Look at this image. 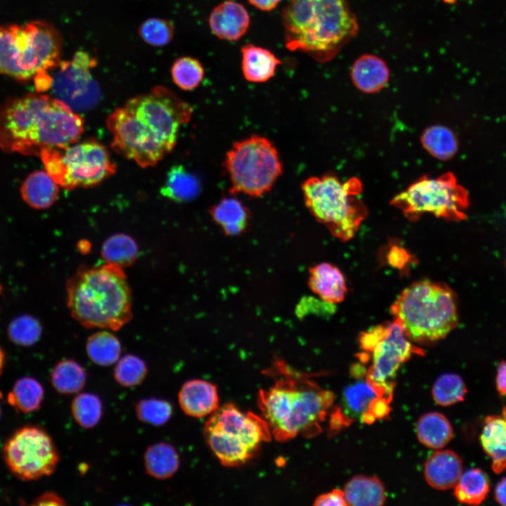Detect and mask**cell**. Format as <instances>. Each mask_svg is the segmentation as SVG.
<instances>
[{
  "label": "cell",
  "mask_w": 506,
  "mask_h": 506,
  "mask_svg": "<svg viewBox=\"0 0 506 506\" xmlns=\"http://www.w3.org/2000/svg\"><path fill=\"white\" fill-rule=\"evenodd\" d=\"M193 108L171 90L157 86L129 99L107 119L112 148L142 167L156 164L175 146Z\"/></svg>",
  "instance_id": "cell-1"
},
{
  "label": "cell",
  "mask_w": 506,
  "mask_h": 506,
  "mask_svg": "<svg viewBox=\"0 0 506 506\" xmlns=\"http://www.w3.org/2000/svg\"><path fill=\"white\" fill-rule=\"evenodd\" d=\"M84 120L67 105L40 93L10 98L0 108V148L37 155L77 142Z\"/></svg>",
  "instance_id": "cell-2"
},
{
  "label": "cell",
  "mask_w": 506,
  "mask_h": 506,
  "mask_svg": "<svg viewBox=\"0 0 506 506\" xmlns=\"http://www.w3.org/2000/svg\"><path fill=\"white\" fill-rule=\"evenodd\" d=\"M281 20L287 48L320 63L331 60L358 30L346 0H291Z\"/></svg>",
  "instance_id": "cell-3"
},
{
  "label": "cell",
  "mask_w": 506,
  "mask_h": 506,
  "mask_svg": "<svg viewBox=\"0 0 506 506\" xmlns=\"http://www.w3.org/2000/svg\"><path fill=\"white\" fill-rule=\"evenodd\" d=\"M67 304L87 328L119 330L132 318V295L122 268L81 265L67 281Z\"/></svg>",
  "instance_id": "cell-4"
},
{
  "label": "cell",
  "mask_w": 506,
  "mask_h": 506,
  "mask_svg": "<svg viewBox=\"0 0 506 506\" xmlns=\"http://www.w3.org/2000/svg\"><path fill=\"white\" fill-rule=\"evenodd\" d=\"M332 394L287 370L283 379L261 390L259 406L271 434L283 441L310 434L332 404Z\"/></svg>",
  "instance_id": "cell-5"
},
{
  "label": "cell",
  "mask_w": 506,
  "mask_h": 506,
  "mask_svg": "<svg viewBox=\"0 0 506 506\" xmlns=\"http://www.w3.org/2000/svg\"><path fill=\"white\" fill-rule=\"evenodd\" d=\"M390 311L406 337L412 343L422 345L445 338L459 321L455 292L446 283L427 279L406 287Z\"/></svg>",
  "instance_id": "cell-6"
},
{
  "label": "cell",
  "mask_w": 506,
  "mask_h": 506,
  "mask_svg": "<svg viewBox=\"0 0 506 506\" xmlns=\"http://www.w3.org/2000/svg\"><path fill=\"white\" fill-rule=\"evenodd\" d=\"M63 39L53 25L34 20L0 26V74L28 81L60 63Z\"/></svg>",
  "instance_id": "cell-7"
},
{
  "label": "cell",
  "mask_w": 506,
  "mask_h": 506,
  "mask_svg": "<svg viewBox=\"0 0 506 506\" xmlns=\"http://www.w3.org/2000/svg\"><path fill=\"white\" fill-rule=\"evenodd\" d=\"M301 189L311 214L342 241L353 238L368 216L360 197L363 185L356 177L342 182L331 174L313 176L303 183Z\"/></svg>",
  "instance_id": "cell-8"
},
{
  "label": "cell",
  "mask_w": 506,
  "mask_h": 506,
  "mask_svg": "<svg viewBox=\"0 0 506 506\" xmlns=\"http://www.w3.org/2000/svg\"><path fill=\"white\" fill-rule=\"evenodd\" d=\"M204 437L225 466L242 465L250 459L262 441L271 437L266 422L252 413L241 412L231 403L219 407L207 421Z\"/></svg>",
  "instance_id": "cell-9"
},
{
  "label": "cell",
  "mask_w": 506,
  "mask_h": 506,
  "mask_svg": "<svg viewBox=\"0 0 506 506\" xmlns=\"http://www.w3.org/2000/svg\"><path fill=\"white\" fill-rule=\"evenodd\" d=\"M46 171L65 189L96 186L116 170L106 148L95 140L43 148L39 155Z\"/></svg>",
  "instance_id": "cell-10"
},
{
  "label": "cell",
  "mask_w": 506,
  "mask_h": 506,
  "mask_svg": "<svg viewBox=\"0 0 506 506\" xmlns=\"http://www.w3.org/2000/svg\"><path fill=\"white\" fill-rule=\"evenodd\" d=\"M224 163L231 183V193L250 197L268 192L283 171L273 144L255 135L235 142L226 153Z\"/></svg>",
  "instance_id": "cell-11"
},
{
  "label": "cell",
  "mask_w": 506,
  "mask_h": 506,
  "mask_svg": "<svg viewBox=\"0 0 506 506\" xmlns=\"http://www.w3.org/2000/svg\"><path fill=\"white\" fill-rule=\"evenodd\" d=\"M390 204L410 221L429 213L458 221L466 219L469 200L466 189L458 183L453 174L448 172L436 178L420 177L394 197Z\"/></svg>",
  "instance_id": "cell-12"
},
{
  "label": "cell",
  "mask_w": 506,
  "mask_h": 506,
  "mask_svg": "<svg viewBox=\"0 0 506 506\" xmlns=\"http://www.w3.org/2000/svg\"><path fill=\"white\" fill-rule=\"evenodd\" d=\"M4 457L10 471L27 481L52 474L60 460L52 439L35 427H22L14 433L4 446Z\"/></svg>",
  "instance_id": "cell-13"
},
{
  "label": "cell",
  "mask_w": 506,
  "mask_h": 506,
  "mask_svg": "<svg viewBox=\"0 0 506 506\" xmlns=\"http://www.w3.org/2000/svg\"><path fill=\"white\" fill-rule=\"evenodd\" d=\"M359 343L363 349L372 353L368 377L380 384H385L395 375L400 365L418 350L394 318L361 332Z\"/></svg>",
  "instance_id": "cell-14"
},
{
  "label": "cell",
  "mask_w": 506,
  "mask_h": 506,
  "mask_svg": "<svg viewBox=\"0 0 506 506\" xmlns=\"http://www.w3.org/2000/svg\"><path fill=\"white\" fill-rule=\"evenodd\" d=\"M96 59L86 51L76 52L71 60L60 61L51 75L50 89L53 98L67 105L72 110H86L94 107L100 98V90L91 70Z\"/></svg>",
  "instance_id": "cell-15"
},
{
  "label": "cell",
  "mask_w": 506,
  "mask_h": 506,
  "mask_svg": "<svg viewBox=\"0 0 506 506\" xmlns=\"http://www.w3.org/2000/svg\"><path fill=\"white\" fill-rule=\"evenodd\" d=\"M209 25L212 32L219 38L236 41L248 30L249 15L242 4L227 0L213 9L209 15Z\"/></svg>",
  "instance_id": "cell-16"
},
{
  "label": "cell",
  "mask_w": 506,
  "mask_h": 506,
  "mask_svg": "<svg viewBox=\"0 0 506 506\" xmlns=\"http://www.w3.org/2000/svg\"><path fill=\"white\" fill-rule=\"evenodd\" d=\"M178 401L187 415L202 417L212 414L219 406L216 387L202 379H190L181 387Z\"/></svg>",
  "instance_id": "cell-17"
},
{
  "label": "cell",
  "mask_w": 506,
  "mask_h": 506,
  "mask_svg": "<svg viewBox=\"0 0 506 506\" xmlns=\"http://www.w3.org/2000/svg\"><path fill=\"white\" fill-rule=\"evenodd\" d=\"M462 474V460L450 450L435 451L428 458L424 466V475L427 484L438 490L455 486Z\"/></svg>",
  "instance_id": "cell-18"
},
{
  "label": "cell",
  "mask_w": 506,
  "mask_h": 506,
  "mask_svg": "<svg viewBox=\"0 0 506 506\" xmlns=\"http://www.w3.org/2000/svg\"><path fill=\"white\" fill-rule=\"evenodd\" d=\"M309 287L326 304L342 302L347 292L345 277L335 266L323 262L309 269Z\"/></svg>",
  "instance_id": "cell-19"
},
{
  "label": "cell",
  "mask_w": 506,
  "mask_h": 506,
  "mask_svg": "<svg viewBox=\"0 0 506 506\" xmlns=\"http://www.w3.org/2000/svg\"><path fill=\"white\" fill-rule=\"evenodd\" d=\"M384 384L374 382L370 377L367 381L356 382L344 390L342 407L350 417L361 418L365 422L374 421L372 409L379 398Z\"/></svg>",
  "instance_id": "cell-20"
},
{
  "label": "cell",
  "mask_w": 506,
  "mask_h": 506,
  "mask_svg": "<svg viewBox=\"0 0 506 506\" xmlns=\"http://www.w3.org/2000/svg\"><path fill=\"white\" fill-rule=\"evenodd\" d=\"M212 219L228 236H238L249 226L251 213L238 198L224 197L209 210Z\"/></svg>",
  "instance_id": "cell-21"
},
{
  "label": "cell",
  "mask_w": 506,
  "mask_h": 506,
  "mask_svg": "<svg viewBox=\"0 0 506 506\" xmlns=\"http://www.w3.org/2000/svg\"><path fill=\"white\" fill-rule=\"evenodd\" d=\"M351 77L358 89L371 93L380 91L386 86L389 71L381 58L366 54L361 56L354 62Z\"/></svg>",
  "instance_id": "cell-22"
},
{
  "label": "cell",
  "mask_w": 506,
  "mask_h": 506,
  "mask_svg": "<svg viewBox=\"0 0 506 506\" xmlns=\"http://www.w3.org/2000/svg\"><path fill=\"white\" fill-rule=\"evenodd\" d=\"M480 439L492 459L493 470L500 473L506 468V415L487 417Z\"/></svg>",
  "instance_id": "cell-23"
},
{
  "label": "cell",
  "mask_w": 506,
  "mask_h": 506,
  "mask_svg": "<svg viewBox=\"0 0 506 506\" xmlns=\"http://www.w3.org/2000/svg\"><path fill=\"white\" fill-rule=\"evenodd\" d=\"M242 70L245 78L251 82H264L271 79L281 61L269 50L246 44L242 46Z\"/></svg>",
  "instance_id": "cell-24"
},
{
  "label": "cell",
  "mask_w": 506,
  "mask_h": 506,
  "mask_svg": "<svg viewBox=\"0 0 506 506\" xmlns=\"http://www.w3.org/2000/svg\"><path fill=\"white\" fill-rule=\"evenodd\" d=\"M58 183L44 171L30 174L23 181L20 192L24 201L35 209L51 207L58 195Z\"/></svg>",
  "instance_id": "cell-25"
},
{
  "label": "cell",
  "mask_w": 506,
  "mask_h": 506,
  "mask_svg": "<svg viewBox=\"0 0 506 506\" xmlns=\"http://www.w3.org/2000/svg\"><path fill=\"white\" fill-rule=\"evenodd\" d=\"M143 464L148 475L157 479H167L179 469L180 459L173 446L159 442L147 448L143 455Z\"/></svg>",
  "instance_id": "cell-26"
},
{
  "label": "cell",
  "mask_w": 506,
  "mask_h": 506,
  "mask_svg": "<svg viewBox=\"0 0 506 506\" xmlns=\"http://www.w3.org/2000/svg\"><path fill=\"white\" fill-rule=\"evenodd\" d=\"M344 494L347 505H382L386 500L381 481L365 475L351 479L344 486Z\"/></svg>",
  "instance_id": "cell-27"
},
{
  "label": "cell",
  "mask_w": 506,
  "mask_h": 506,
  "mask_svg": "<svg viewBox=\"0 0 506 506\" xmlns=\"http://www.w3.org/2000/svg\"><path fill=\"white\" fill-rule=\"evenodd\" d=\"M200 185L197 177L183 165L170 168L162 187L161 194L173 201L185 202L194 200L199 194Z\"/></svg>",
  "instance_id": "cell-28"
},
{
  "label": "cell",
  "mask_w": 506,
  "mask_h": 506,
  "mask_svg": "<svg viewBox=\"0 0 506 506\" xmlns=\"http://www.w3.org/2000/svg\"><path fill=\"white\" fill-rule=\"evenodd\" d=\"M419 441L427 447L439 449L453 438V429L448 419L441 413L430 412L422 415L416 424Z\"/></svg>",
  "instance_id": "cell-29"
},
{
  "label": "cell",
  "mask_w": 506,
  "mask_h": 506,
  "mask_svg": "<svg viewBox=\"0 0 506 506\" xmlns=\"http://www.w3.org/2000/svg\"><path fill=\"white\" fill-rule=\"evenodd\" d=\"M51 382L60 394H77L84 387L86 382L85 370L73 359L59 361L51 373Z\"/></svg>",
  "instance_id": "cell-30"
},
{
  "label": "cell",
  "mask_w": 506,
  "mask_h": 506,
  "mask_svg": "<svg viewBox=\"0 0 506 506\" xmlns=\"http://www.w3.org/2000/svg\"><path fill=\"white\" fill-rule=\"evenodd\" d=\"M423 148L434 157L448 160L458 151V141L448 127L435 124L427 128L421 136Z\"/></svg>",
  "instance_id": "cell-31"
},
{
  "label": "cell",
  "mask_w": 506,
  "mask_h": 506,
  "mask_svg": "<svg viewBox=\"0 0 506 506\" xmlns=\"http://www.w3.org/2000/svg\"><path fill=\"white\" fill-rule=\"evenodd\" d=\"M138 245L129 235L117 233L108 238L102 245L101 256L106 264L124 268L134 263Z\"/></svg>",
  "instance_id": "cell-32"
},
{
  "label": "cell",
  "mask_w": 506,
  "mask_h": 506,
  "mask_svg": "<svg viewBox=\"0 0 506 506\" xmlns=\"http://www.w3.org/2000/svg\"><path fill=\"white\" fill-rule=\"evenodd\" d=\"M488 491L487 475L479 469H470L462 474L455 485V495L462 503L479 505Z\"/></svg>",
  "instance_id": "cell-33"
},
{
  "label": "cell",
  "mask_w": 506,
  "mask_h": 506,
  "mask_svg": "<svg viewBox=\"0 0 506 506\" xmlns=\"http://www.w3.org/2000/svg\"><path fill=\"white\" fill-rule=\"evenodd\" d=\"M86 351L89 358L94 363L100 366H109L119 359L121 344L112 333L98 332L89 337Z\"/></svg>",
  "instance_id": "cell-34"
},
{
  "label": "cell",
  "mask_w": 506,
  "mask_h": 506,
  "mask_svg": "<svg viewBox=\"0 0 506 506\" xmlns=\"http://www.w3.org/2000/svg\"><path fill=\"white\" fill-rule=\"evenodd\" d=\"M44 397L41 384L30 377H22L8 395L11 406L22 413L33 412L39 408Z\"/></svg>",
  "instance_id": "cell-35"
},
{
  "label": "cell",
  "mask_w": 506,
  "mask_h": 506,
  "mask_svg": "<svg viewBox=\"0 0 506 506\" xmlns=\"http://www.w3.org/2000/svg\"><path fill=\"white\" fill-rule=\"evenodd\" d=\"M71 412L74 420L81 427L91 429L98 424L102 417V402L96 394L81 393L72 400Z\"/></svg>",
  "instance_id": "cell-36"
},
{
  "label": "cell",
  "mask_w": 506,
  "mask_h": 506,
  "mask_svg": "<svg viewBox=\"0 0 506 506\" xmlns=\"http://www.w3.org/2000/svg\"><path fill=\"white\" fill-rule=\"evenodd\" d=\"M467 394L462 379L454 373L441 375L434 382L432 396L434 401L442 406H448L462 401Z\"/></svg>",
  "instance_id": "cell-37"
},
{
  "label": "cell",
  "mask_w": 506,
  "mask_h": 506,
  "mask_svg": "<svg viewBox=\"0 0 506 506\" xmlns=\"http://www.w3.org/2000/svg\"><path fill=\"white\" fill-rule=\"evenodd\" d=\"M171 72L175 84L185 91L195 89L204 77V68L200 61L188 56L176 59Z\"/></svg>",
  "instance_id": "cell-38"
},
{
  "label": "cell",
  "mask_w": 506,
  "mask_h": 506,
  "mask_svg": "<svg viewBox=\"0 0 506 506\" xmlns=\"http://www.w3.org/2000/svg\"><path fill=\"white\" fill-rule=\"evenodd\" d=\"M148 373V368L141 358L126 354L117 361L114 378L124 387H132L143 382Z\"/></svg>",
  "instance_id": "cell-39"
},
{
  "label": "cell",
  "mask_w": 506,
  "mask_h": 506,
  "mask_svg": "<svg viewBox=\"0 0 506 506\" xmlns=\"http://www.w3.org/2000/svg\"><path fill=\"white\" fill-rule=\"evenodd\" d=\"M42 327L39 321L30 315H21L14 318L8 327L10 339L24 346H32L40 338Z\"/></svg>",
  "instance_id": "cell-40"
},
{
  "label": "cell",
  "mask_w": 506,
  "mask_h": 506,
  "mask_svg": "<svg viewBox=\"0 0 506 506\" xmlns=\"http://www.w3.org/2000/svg\"><path fill=\"white\" fill-rule=\"evenodd\" d=\"M135 412L140 421L158 427L169 420L173 408L166 400L150 398L140 400L136 405Z\"/></svg>",
  "instance_id": "cell-41"
},
{
  "label": "cell",
  "mask_w": 506,
  "mask_h": 506,
  "mask_svg": "<svg viewBox=\"0 0 506 506\" xmlns=\"http://www.w3.org/2000/svg\"><path fill=\"white\" fill-rule=\"evenodd\" d=\"M174 27L169 20L151 18L145 20L138 28V34L148 44L162 46L169 44L173 38Z\"/></svg>",
  "instance_id": "cell-42"
},
{
  "label": "cell",
  "mask_w": 506,
  "mask_h": 506,
  "mask_svg": "<svg viewBox=\"0 0 506 506\" xmlns=\"http://www.w3.org/2000/svg\"><path fill=\"white\" fill-rule=\"evenodd\" d=\"M314 505L327 506H345L347 505L344 491L339 489H334L332 491L322 494L318 496L315 501Z\"/></svg>",
  "instance_id": "cell-43"
},
{
  "label": "cell",
  "mask_w": 506,
  "mask_h": 506,
  "mask_svg": "<svg viewBox=\"0 0 506 506\" xmlns=\"http://www.w3.org/2000/svg\"><path fill=\"white\" fill-rule=\"evenodd\" d=\"M34 505H65V500L53 492H47L39 496L32 503Z\"/></svg>",
  "instance_id": "cell-44"
},
{
  "label": "cell",
  "mask_w": 506,
  "mask_h": 506,
  "mask_svg": "<svg viewBox=\"0 0 506 506\" xmlns=\"http://www.w3.org/2000/svg\"><path fill=\"white\" fill-rule=\"evenodd\" d=\"M496 387L501 395H506V362L499 364L496 377Z\"/></svg>",
  "instance_id": "cell-45"
},
{
  "label": "cell",
  "mask_w": 506,
  "mask_h": 506,
  "mask_svg": "<svg viewBox=\"0 0 506 506\" xmlns=\"http://www.w3.org/2000/svg\"><path fill=\"white\" fill-rule=\"evenodd\" d=\"M281 1L282 0H248L252 6L264 11L273 10Z\"/></svg>",
  "instance_id": "cell-46"
},
{
  "label": "cell",
  "mask_w": 506,
  "mask_h": 506,
  "mask_svg": "<svg viewBox=\"0 0 506 506\" xmlns=\"http://www.w3.org/2000/svg\"><path fill=\"white\" fill-rule=\"evenodd\" d=\"M495 498L497 502L506 505V477L503 478L496 486Z\"/></svg>",
  "instance_id": "cell-47"
},
{
  "label": "cell",
  "mask_w": 506,
  "mask_h": 506,
  "mask_svg": "<svg viewBox=\"0 0 506 506\" xmlns=\"http://www.w3.org/2000/svg\"><path fill=\"white\" fill-rule=\"evenodd\" d=\"M4 361H5L4 353L2 351V349L0 348V374L1 373V372L3 370V368L4 365Z\"/></svg>",
  "instance_id": "cell-48"
},
{
  "label": "cell",
  "mask_w": 506,
  "mask_h": 506,
  "mask_svg": "<svg viewBox=\"0 0 506 506\" xmlns=\"http://www.w3.org/2000/svg\"><path fill=\"white\" fill-rule=\"evenodd\" d=\"M446 1H447L448 3H453L455 1V0H446Z\"/></svg>",
  "instance_id": "cell-49"
},
{
  "label": "cell",
  "mask_w": 506,
  "mask_h": 506,
  "mask_svg": "<svg viewBox=\"0 0 506 506\" xmlns=\"http://www.w3.org/2000/svg\"><path fill=\"white\" fill-rule=\"evenodd\" d=\"M0 415H1V409H0Z\"/></svg>",
  "instance_id": "cell-50"
}]
</instances>
